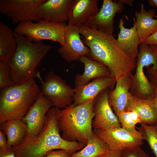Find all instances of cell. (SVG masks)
<instances>
[{"instance_id":"obj_1","label":"cell","mask_w":157,"mask_h":157,"mask_svg":"<svg viewBox=\"0 0 157 157\" xmlns=\"http://www.w3.org/2000/svg\"><path fill=\"white\" fill-rule=\"evenodd\" d=\"M79 28L84 42L90 50L88 57L106 65L115 79L122 75L132 76L135 69L136 60L130 58L120 49L113 36L85 24Z\"/></svg>"},{"instance_id":"obj_2","label":"cell","mask_w":157,"mask_h":157,"mask_svg":"<svg viewBox=\"0 0 157 157\" xmlns=\"http://www.w3.org/2000/svg\"><path fill=\"white\" fill-rule=\"evenodd\" d=\"M60 109L52 107L46 115L44 126L37 135L24 139L19 145L12 148L16 157H42L49 151L65 150L71 155L85 145L64 139L60 133L58 118Z\"/></svg>"},{"instance_id":"obj_3","label":"cell","mask_w":157,"mask_h":157,"mask_svg":"<svg viewBox=\"0 0 157 157\" xmlns=\"http://www.w3.org/2000/svg\"><path fill=\"white\" fill-rule=\"evenodd\" d=\"M13 33L17 40V47L8 63L11 78L15 85H19L34 78L37 68L52 46L42 41L33 42L25 36L14 32Z\"/></svg>"},{"instance_id":"obj_4","label":"cell","mask_w":157,"mask_h":157,"mask_svg":"<svg viewBox=\"0 0 157 157\" xmlns=\"http://www.w3.org/2000/svg\"><path fill=\"white\" fill-rule=\"evenodd\" d=\"M94 99L77 106L72 104L60 109L58 123L64 139L86 145L93 134Z\"/></svg>"},{"instance_id":"obj_5","label":"cell","mask_w":157,"mask_h":157,"mask_svg":"<svg viewBox=\"0 0 157 157\" xmlns=\"http://www.w3.org/2000/svg\"><path fill=\"white\" fill-rule=\"evenodd\" d=\"M40 92L34 78L0 91V124L9 120L22 119Z\"/></svg>"},{"instance_id":"obj_6","label":"cell","mask_w":157,"mask_h":157,"mask_svg":"<svg viewBox=\"0 0 157 157\" xmlns=\"http://www.w3.org/2000/svg\"><path fill=\"white\" fill-rule=\"evenodd\" d=\"M152 65L157 69V53L148 45L140 43L135 74L131 76L130 92L135 97L152 100L156 88L149 80L144 71V67Z\"/></svg>"},{"instance_id":"obj_7","label":"cell","mask_w":157,"mask_h":157,"mask_svg":"<svg viewBox=\"0 0 157 157\" xmlns=\"http://www.w3.org/2000/svg\"><path fill=\"white\" fill-rule=\"evenodd\" d=\"M67 25L65 22H54L43 19L36 23L26 21L18 23L13 32L33 42L49 40L58 42L62 46L65 44Z\"/></svg>"},{"instance_id":"obj_8","label":"cell","mask_w":157,"mask_h":157,"mask_svg":"<svg viewBox=\"0 0 157 157\" xmlns=\"http://www.w3.org/2000/svg\"><path fill=\"white\" fill-rule=\"evenodd\" d=\"M35 77L40 82L41 92L51 101L53 106L63 109L73 104L74 88L68 85L65 80L53 71L47 73L44 80L39 72Z\"/></svg>"},{"instance_id":"obj_9","label":"cell","mask_w":157,"mask_h":157,"mask_svg":"<svg viewBox=\"0 0 157 157\" xmlns=\"http://www.w3.org/2000/svg\"><path fill=\"white\" fill-rule=\"evenodd\" d=\"M93 131L108 145L110 150L122 151L140 146L144 138L136 128L122 127L108 129H94Z\"/></svg>"},{"instance_id":"obj_10","label":"cell","mask_w":157,"mask_h":157,"mask_svg":"<svg viewBox=\"0 0 157 157\" xmlns=\"http://www.w3.org/2000/svg\"><path fill=\"white\" fill-rule=\"evenodd\" d=\"M46 0H0V13L13 24L42 19L38 13L39 6Z\"/></svg>"},{"instance_id":"obj_11","label":"cell","mask_w":157,"mask_h":157,"mask_svg":"<svg viewBox=\"0 0 157 157\" xmlns=\"http://www.w3.org/2000/svg\"><path fill=\"white\" fill-rule=\"evenodd\" d=\"M109 89H105L94 99V116L92 126L94 130L108 129L122 127L109 102Z\"/></svg>"},{"instance_id":"obj_12","label":"cell","mask_w":157,"mask_h":157,"mask_svg":"<svg viewBox=\"0 0 157 157\" xmlns=\"http://www.w3.org/2000/svg\"><path fill=\"white\" fill-rule=\"evenodd\" d=\"M53 106L51 101L40 92L36 100L22 119L27 131L24 139L34 137L40 133L46 121L47 114Z\"/></svg>"},{"instance_id":"obj_13","label":"cell","mask_w":157,"mask_h":157,"mask_svg":"<svg viewBox=\"0 0 157 157\" xmlns=\"http://www.w3.org/2000/svg\"><path fill=\"white\" fill-rule=\"evenodd\" d=\"M65 34L64 45L58 50L62 58L70 62L80 60L83 56H88L90 50L81 39L79 26L67 25Z\"/></svg>"},{"instance_id":"obj_14","label":"cell","mask_w":157,"mask_h":157,"mask_svg":"<svg viewBox=\"0 0 157 157\" xmlns=\"http://www.w3.org/2000/svg\"><path fill=\"white\" fill-rule=\"evenodd\" d=\"M123 9V4L120 0L117 2L112 0H104L98 13L89 19L85 25L113 36L115 16L117 13H121Z\"/></svg>"},{"instance_id":"obj_15","label":"cell","mask_w":157,"mask_h":157,"mask_svg":"<svg viewBox=\"0 0 157 157\" xmlns=\"http://www.w3.org/2000/svg\"><path fill=\"white\" fill-rule=\"evenodd\" d=\"M131 77L122 75L116 78L115 87L109 90V102L117 116L124 111L134 99L130 92Z\"/></svg>"},{"instance_id":"obj_16","label":"cell","mask_w":157,"mask_h":157,"mask_svg":"<svg viewBox=\"0 0 157 157\" xmlns=\"http://www.w3.org/2000/svg\"><path fill=\"white\" fill-rule=\"evenodd\" d=\"M74 0H46L39 7L38 13L42 19L54 22L68 20Z\"/></svg>"},{"instance_id":"obj_17","label":"cell","mask_w":157,"mask_h":157,"mask_svg":"<svg viewBox=\"0 0 157 157\" xmlns=\"http://www.w3.org/2000/svg\"><path fill=\"white\" fill-rule=\"evenodd\" d=\"M116 83L115 78L110 76L99 78L85 85L75 87L73 103L77 106L94 99L107 88L111 90Z\"/></svg>"},{"instance_id":"obj_18","label":"cell","mask_w":157,"mask_h":157,"mask_svg":"<svg viewBox=\"0 0 157 157\" xmlns=\"http://www.w3.org/2000/svg\"><path fill=\"white\" fill-rule=\"evenodd\" d=\"M135 20L134 18L133 26L130 28H127L124 26L125 23L123 17H122L119 22L120 31L116 39L120 49L127 56L134 60H136L137 58L140 44Z\"/></svg>"},{"instance_id":"obj_19","label":"cell","mask_w":157,"mask_h":157,"mask_svg":"<svg viewBox=\"0 0 157 157\" xmlns=\"http://www.w3.org/2000/svg\"><path fill=\"white\" fill-rule=\"evenodd\" d=\"M99 10L97 0H74L68 24L78 26L85 24Z\"/></svg>"},{"instance_id":"obj_20","label":"cell","mask_w":157,"mask_h":157,"mask_svg":"<svg viewBox=\"0 0 157 157\" xmlns=\"http://www.w3.org/2000/svg\"><path fill=\"white\" fill-rule=\"evenodd\" d=\"M80 61L84 65V70L82 74L76 76L75 87L85 85L93 79L112 76L108 68L100 62L87 56L81 57Z\"/></svg>"},{"instance_id":"obj_21","label":"cell","mask_w":157,"mask_h":157,"mask_svg":"<svg viewBox=\"0 0 157 157\" xmlns=\"http://www.w3.org/2000/svg\"><path fill=\"white\" fill-rule=\"evenodd\" d=\"M155 13V10L153 9L147 11L142 2L141 3L140 11H135V23L140 43L157 29V19H154Z\"/></svg>"},{"instance_id":"obj_22","label":"cell","mask_w":157,"mask_h":157,"mask_svg":"<svg viewBox=\"0 0 157 157\" xmlns=\"http://www.w3.org/2000/svg\"><path fill=\"white\" fill-rule=\"evenodd\" d=\"M0 125V130L6 136L9 149L20 144L26 135L27 125L22 119L8 120Z\"/></svg>"},{"instance_id":"obj_23","label":"cell","mask_w":157,"mask_h":157,"mask_svg":"<svg viewBox=\"0 0 157 157\" xmlns=\"http://www.w3.org/2000/svg\"><path fill=\"white\" fill-rule=\"evenodd\" d=\"M134 110L139 115L142 123L149 125L157 124V115L152 100L134 97V99L124 111Z\"/></svg>"},{"instance_id":"obj_24","label":"cell","mask_w":157,"mask_h":157,"mask_svg":"<svg viewBox=\"0 0 157 157\" xmlns=\"http://www.w3.org/2000/svg\"><path fill=\"white\" fill-rule=\"evenodd\" d=\"M17 47L13 32L5 23L0 22V61L8 62Z\"/></svg>"},{"instance_id":"obj_25","label":"cell","mask_w":157,"mask_h":157,"mask_svg":"<svg viewBox=\"0 0 157 157\" xmlns=\"http://www.w3.org/2000/svg\"><path fill=\"white\" fill-rule=\"evenodd\" d=\"M110 150L109 146L93 131L85 146L70 157H98Z\"/></svg>"},{"instance_id":"obj_26","label":"cell","mask_w":157,"mask_h":157,"mask_svg":"<svg viewBox=\"0 0 157 157\" xmlns=\"http://www.w3.org/2000/svg\"><path fill=\"white\" fill-rule=\"evenodd\" d=\"M139 127H137L144 140L148 142L156 157H157V124L149 125L143 123Z\"/></svg>"},{"instance_id":"obj_27","label":"cell","mask_w":157,"mask_h":157,"mask_svg":"<svg viewBox=\"0 0 157 157\" xmlns=\"http://www.w3.org/2000/svg\"><path fill=\"white\" fill-rule=\"evenodd\" d=\"M15 85L10 78V69L8 63L0 61V91Z\"/></svg>"},{"instance_id":"obj_28","label":"cell","mask_w":157,"mask_h":157,"mask_svg":"<svg viewBox=\"0 0 157 157\" xmlns=\"http://www.w3.org/2000/svg\"><path fill=\"white\" fill-rule=\"evenodd\" d=\"M122 127L128 129L136 128V124L130 117L128 111H124L117 116Z\"/></svg>"},{"instance_id":"obj_29","label":"cell","mask_w":157,"mask_h":157,"mask_svg":"<svg viewBox=\"0 0 157 157\" xmlns=\"http://www.w3.org/2000/svg\"><path fill=\"white\" fill-rule=\"evenodd\" d=\"M121 157H149L140 147H137L122 151Z\"/></svg>"},{"instance_id":"obj_30","label":"cell","mask_w":157,"mask_h":157,"mask_svg":"<svg viewBox=\"0 0 157 157\" xmlns=\"http://www.w3.org/2000/svg\"><path fill=\"white\" fill-rule=\"evenodd\" d=\"M150 47L157 53V45H149ZM147 72L149 74V78L150 81L157 88V69L152 67H149Z\"/></svg>"},{"instance_id":"obj_31","label":"cell","mask_w":157,"mask_h":157,"mask_svg":"<svg viewBox=\"0 0 157 157\" xmlns=\"http://www.w3.org/2000/svg\"><path fill=\"white\" fill-rule=\"evenodd\" d=\"M71 155L65 150L58 149L50 151L42 157H70Z\"/></svg>"},{"instance_id":"obj_32","label":"cell","mask_w":157,"mask_h":157,"mask_svg":"<svg viewBox=\"0 0 157 157\" xmlns=\"http://www.w3.org/2000/svg\"><path fill=\"white\" fill-rule=\"evenodd\" d=\"M9 149L5 135L0 130V152H6Z\"/></svg>"},{"instance_id":"obj_33","label":"cell","mask_w":157,"mask_h":157,"mask_svg":"<svg viewBox=\"0 0 157 157\" xmlns=\"http://www.w3.org/2000/svg\"><path fill=\"white\" fill-rule=\"evenodd\" d=\"M143 42L148 45H157V29Z\"/></svg>"},{"instance_id":"obj_34","label":"cell","mask_w":157,"mask_h":157,"mask_svg":"<svg viewBox=\"0 0 157 157\" xmlns=\"http://www.w3.org/2000/svg\"><path fill=\"white\" fill-rule=\"evenodd\" d=\"M122 151L110 150L98 157H121Z\"/></svg>"},{"instance_id":"obj_35","label":"cell","mask_w":157,"mask_h":157,"mask_svg":"<svg viewBox=\"0 0 157 157\" xmlns=\"http://www.w3.org/2000/svg\"><path fill=\"white\" fill-rule=\"evenodd\" d=\"M129 114L133 121L137 124L142 123L140 117L138 113L135 111L131 110L128 111Z\"/></svg>"},{"instance_id":"obj_36","label":"cell","mask_w":157,"mask_h":157,"mask_svg":"<svg viewBox=\"0 0 157 157\" xmlns=\"http://www.w3.org/2000/svg\"><path fill=\"white\" fill-rule=\"evenodd\" d=\"M0 157H16L15 152L11 148L4 152H0Z\"/></svg>"},{"instance_id":"obj_37","label":"cell","mask_w":157,"mask_h":157,"mask_svg":"<svg viewBox=\"0 0 157 157\" xmlns=\"http://www.w3.org/2000/svg\"><path fill=\"white\" fill-rule=\"evenodd\" d=\"M154 104L157 115V88H156L155 95L152 99Z\"/></svg>"},{"instance_id":"obj_38","label":"cell","mask_w":157,"mask_h":157,"mask_svg":"<svg viewBox=\"0 0 157 157\" xmlns=\"http://www.w3.org/2000/svg\"><path fill=\"white\" fill-rule=\"evenodd\" d=\"M120 1L123 4H128L130 6H133V0H120Z\"/></svg>"},{"instance_id":"obj_39","label":"cell","mask_w":157,"mask_h":157,"mask_svg":"<svg viewBox=\"0 0 157 157\" xmlns=\"http://www.w3.org/2000/svg\"><path fill=\"white\" fill-rule=\"evenodd\" d=\"M148 2L151 6L157 7V0H149Z\"/></svg>"}]
</instances>
